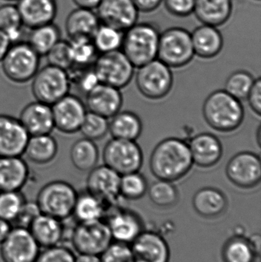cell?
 <instances>
[{
	"mask_svg": "<svg viewBox=\"0 0 261 262\" xmlns=\"http://www.w3.org/2000/svg\"><path fill=\"white\" fill-rule=\"evenodd\" d=\"M232 10V0H196L193 13L202 24L219 27L229 20Z\"/></svg>",
	"mask_w": 261,
	"mask_h": 262,
	"instance_id": "obj_26",
	"label": "cell"
},
{
	"mask_svg": "<svg viewBox=\"0 0 261 262\" xmlns=\"http://www.w3.org/2000/svg\"><path fill=\"white\" fill-rule=\"evenodd\" d=\"M101 25L93 9L78 7L72 11L65 23L66 32L72 38H91Z\"/></svg>",
	"mask_w": 261,
	"mask_h": 262,
	"instance_id": "obj_29",
	"label": "cell"
},
{
	"mask_svg": "<svg viewBox=\"0 0 261 262\" xmlns=\"http://www.w3.org/2000/svg\"><path fill=\"white\" fill-rule=\"evenodd\" d=\"M121 177L116 171L106 165L95 166L87 177V191L104 203H113L121 195Z\"/></svg>",
	"mask_w": 261,
	"mask_h": 262,
	"instance_id": "obj_18",
	"label": "cell"
},
{
	"mask_svg": "<svg viewBox=\"0 0 261 262\" xmlns=\"http://www.w3.org/2000/svg\"><path fill=\"white\" fill-rule=\"evenodd\" d=\"M194 56L191 33L186 29L170 28L159 35L157 58L169 67H183Z\"/></svg>",
	"mask_w": 261,
	"mask_h": 262,
	"instance_id": "obj_6",
	"label": "cell"
},
{
	"mask_svg": "<svg viewBox=\"0 0 261 262\" xmlns=\"http://www.w3.org/2000/svg\"><path fill=\"white\" fill-rule=\"evenodd\" d=\"M69 43L73 66L84 67L95 61L98 51L91 38H72Z\"/></svg>",
	"mask_w": 261,
	"mask_h": 262,
	"instance_id": "obj_40",
	"label": "cell"
},
{
	"mask_svg": "<svg viewBox=\"0 0 261 262\" xmlns=\"http://www.w3.org/2000/svg\"><path fill=\"white\" fill-rule=\"evenodd\" d=\"M251 247L255 253L256 257L260 256V235L259 234H254L251 238H248Z\"/></svg>",
	"mask_w": 261,
	"mask_h": 262,
	"instance_id": "obj_55",
	"label": "cell"
},
{
	"mask_svg": "<svg viewBox=\"0 0 261 262\" xmlns=\"http://www.w3.org/2000/svg\"><path fill=\"white\" fill-rule=\"evenodd\" d=\"M138 90L149 99H161L167 96L173 84L171 68L156 58L139 67L136 76Z\"/></svg>",
	"mask_w": 261,
	"mask_h": 262,
	"instance_id": "obj_9",
	"label": "cell"
},
{
	"mask_svg": "<svg viewBox=\"0 0 261 262\" xmlns=\"http://www.w3.org/2000/svg\"><path fill=\"white\" fill-rule=\"evenodd\" d=\"M134 66L122 51L103 53L95 60L93 72L100 82L122 89L131 81Z\"/></svg>",
	"mask_w": 261,
	"mask_h": 262,
	"instance_id": "obj_11",
	"label": "cell"
},
{
	"mask_svg": "<svg viewBox=\"0 0 261 262\" xmlns=\"http://www.w3.org/2000/svg\"><path fill=\"white\" fill-rule=\"evenodd\" d=\"M224 262H254L255 253L248 238L234 235L225 243L222 249Z\"/></svg>",
	"mask_w": 261,
	"mask_h": 262,
	"instance_id": "obj_35",
	"label": "cell"
},
{
	"mask_svg": "<svg viewBox=\"0 0 261 262\" xmlns=\"http://www.w3.org/2000/svg\"><path fill=\"white\" fill-rule=\"evenodd\" d=\"M78 194L67 182L54 180L41 187L36 203L41 213L64 220L73 215Z\"/></svg>",
	"mask_w": 261,
	"mask_h": 262,
	"instance_id": "obj_4",
	"label": "cell"
},
{
	"mask_svg": "<svg viewBox=\"0 0 261 262\" xmlns=\"http://www.w3.org/2000/svg\"><path fill=\"white\" fill-rule=\"evenodd\" d=\"M104 209V203L87 191L78 194L72 215L78 223L96 221L102 219Z\"/></svg>",
	"mask_w": 261,
	"mask_h": 262,
	"instance_id": "obj_34",
	"label": "cell"
},
{
	"mask_svg": "<svg viewBox=\"0 0 261 262\" xmlns=\"http://www.w3.org/2000/svg\"><path fill=\"white\" fill-rule=\"evenodd\" d=\"M139 12H151L162 4L163 0H132Z\"/></svg>",
	"mask_w": 261,
	"mask_h": 262,
	"instance_id": "obj_51",
	"label": "cell"
},
{
	"mask_svg": "<svg viewBox=\"0 0 261 262\" xmlns=\"http://www.w3.org/2000/svg\"><path fill=\"white\" fill-rule=\"evenodd\" d=\"M29 177V166L21 157L0 156V192L21 190Z\"/></svg>",
	"mask_w": 261,
	"mask_h": 262,
	"instance_id": "obj_23",
	"label": "cell"
},
{
	"mask_svg": "<svg viewBox=\"0 0 261 262\" xmlns=\"http://www.w3.org/2000/svg\"><path fill=\"white\" fill-rule=\"evenodd\" d=\"M193 163L202 168H209L219 163L223 154L220 140L209 133L197 134L189 143Z\"/></svg>",
	"mask_w": 261,
	"mask_h": 262,
	"instance_id": "obj_21",
	"label": "cell"
},
{
	"mask_svg": "<svg viewBox=\"0 0 261 262\" xmlns=\"http://www.w3.org/2000/svg\"><path fill=\"white\" fill-rule=\"evenodd\" d=\"M107 223L113 239L120 243H132L143 232L140 218L130 210H115Z\"/></svg>",
	"mask_w": 261,
	"mask_h": 262,
	"instance_id": "obj_24",
	"label": "cell"
},
{
	"mask_svg": "<svg viewBox=\"0 0 261 262\" xmlns=\"http://www.w3.org/2000/svg\"><path fill=\"white\" fill-rule=\"evenodd\" d=\"M75 262H101L99 255H87V254H78L75 257Z\"/></svg>",
	"mask_w": 261,
	"mask_h": 262,
	"instance_id": "obj_56",
	"label": "cell"
},
{
	"mask_svg": "<svg viewBox=\"0 0 261 262\" xmlns=\"http://www.w3.org/2000/svg\"><path fill=\"white\" fill-rule=\"evenodd\" d=\"M78 82V88L86 95L101 83L93 71L83 74L80 76Z\"/></svg>",
	"mask_w": 261,
	"mask_h": 262,
	"instance_id": "obj_50",
	"label": "cell"
},
{
	"mask_svg": "<svg viewBox=\"0 0 261 262\" xmlns=\"http://www.w3.org/2000/svg\"><path fill=\"white\" fill-rule=\"evenodd\" d=\"M103 160L104 165L122 176L139 171L144 156L136 140L113 138L104 147Z\"/></svg>",
	"mask_w": 261,
	"mask_h": 262,
	"instance_id": "obj_10",
	"label": "cell"
},
{
	"mask_svg": "<svg viewBox=\"0 0 261 262\" xmlns=\"http://www.w3.org/2000/svg\"><path fill=\"white\" fill-rule=\"evenodd\" d=\"M149 197L155 206L162 209L173 207L179 200V192L173 182L157 180L148 190Z\"/></svg>",
	"mask_w": 261,
	"mask_h": 262,
	"instance_id": "obj_37",
	"label": "cell"
},
{
	"mask_svg": "<svg viewBox=\"0 0 261 262\" xmlns=\"http://www.w3.org/2000/svg\"><path fill=\"white\" fill-rule=\"evenodd\" d=\"M31 29L27 42L40 56H45L52 47L61 40L60 29L53 23Z\"/></svg>",
	"mask_w": 261,
	"mask_h": 262,
	"instance_id": "obj_33",
	"label": "cell"
},
{
	"mask_svg": "<svg viewBox=\"0 0 261 262\" xmlns=\"http://www.w3.org/2000/svg\"><path fill=\"white\" fill-rule=\"evenodd\" d=\"M79 131L89 140H100L109 131L108 120L98 114L87 112Z\"/></svg>",
	"mask_w": 261,
	"mask_h": 262,
	"instance_id": "obj_43",
	"label": "cell"
},
{
	"mask_svg": "<svg viewBox=\"0 0 261 262\" xmlns=\"http://www.w3.org/2000/svg\"><path fill=\"white\" fill-rule=\"evenodd\" d=\"M40 58L27 41L12 44L1 61L3 73L12 82H28L39 69Z\"/></svg>",
	"mask_w": 261,
	"mask_h": 262,
	"instance_id": "obj_5",
	"label": "cell"
},
{
	"mask_svg": "<svg viewBox=\"0 0 261 262\" xmlns=\"http://www.w3.org/2000/svg\"><path fill=\"white\" fill-rule=\"evenodd\" d=\"M70 158L73 166L81 172H90L99 160V150L93 140L79 139L72 145Z\"/></svg>",
	"mask_w": 261,
	"mask_h": 262,
	"instance_id": "obj_32",
	"label": "cell"
},
{
	"mask_svg": "<svg viewBox=\"0 0 261 262\" xmlns=\"http://www.w3.org/2000/svg\"><path fill=\"white\" fill-rule=\"evenodd\" d=\"M41 252L29 229L12 226L6 239L0 244L3 262H35Z\"/></svg>",
	"mask_w": 261,
	"mask_h": 262,
	"instance_id": "obj_12",
	"label": "cell"
},
{
	"mask_svg": "<svg viewBox=\"0 0 261 262\" xmlns=\"http://www.w3.org/2000/svg\"><path fill=\"white\" fill-rule=\"evenodd\" d=\"M228 180L242 189H251L261 180V162L257 154L241 152L228 161L226 166Z\"/></svg>",
	"mask_w": 261,
	"mask_h": 262,
	"instance_id": "obj_13",
	"label": "cell"
},
{
	"mask_svg": "<svg viewBox=\"0 0 261 262\" xmlns=\"http://www.w3.org/2000/svg\"><path fill=\"white\" fill-rule=\"evenodd\" d=\"M109 122V132L113 138L136 140L143 130L140 118L131 112H118Z\"/></svg>",
	"mask_w": 261,
	"mask_h": 262,
	"instance_id": "obj_31",
	"label": "cell"
},
{
	"mask_svg": "<svg viewBox=\"0 0 261 262\" xmlns=\"http://www.w3.org/2000/svg\"><path fill=\"white\" fill-rule=\"evenodd\" d=\"M147 189V180L139 171L121 176L120 194L124 198L130 200H139L145 195Z\"/></svg>",
	"mask_w": 261,
	"mask_h": 262,
	"instance_id": "obj_39",
	"label": "cell"
},
{
	"mask_svg": "<svg viewBox=\"0 0 261 262\" xmlns=\"http://www.w3.org/2000/svg\"><path fill=\"white\" fill-rule=\"evenodd\" d=\"M41 213V210H40L36 201L32 202L26 200L21 211L18 213V216L16 217L12 225L14 224L15 225L14 226H17V227L29 229L34 220Z\"/></svg>",
	"mask_w": 261,
	"mask_h": 262,
	"instance_id": "obj_47",
	"label": "cell"
},
{
	"mask_svg": "<svg viewBox=\"0 0 261 262\" xmlns=\"http://www.w3.org/2000/svg\"><path fill=\"white\" fill-rule=\"evenodd\" d=\"M193 164L188 143L176 137L162 140L150 156V170L158 180H179L189 172Z\"/></svg>",
	"mask_w": 261,
	"mask_h": 262,
	"instance_id": "obj_1",
	"label": "cell"
},
{
	"mask_svg": "<svg viewBox=\"0 0 261 262\" xmlns=\"http://www.w3.org/2000/svg\"><path fill=\"white\" fill-rule=\"evenodd\" d=\"M12 45L6 34L3 31L0 30V63Z\"/></svg>",
	"mask_w": 261,
	"mask_h": 262,
	"instance_id": "obj_52",
	"label": "cell"
},
{
	"mask_svg": "<svg viewBox=\"0 0 261 262\" xmlns=\"http://www.w3.org/2000/svg\"><path fill=\"white\" fill-rule=\"evenodd\" d=\"M124 32L122 52L134 67H140L157 58L160 34L156 26L136 23Z\"/></svg>",
	"mask_w": 261,
	"mask_h": 262,
	"instance_id": "obj_3",
	"label": "cell"
},
{
	"mask_svg": "<svg viewBox=\"0 0 261 262\" xmlns=\"http://www.w3.org/2000/svg\"><path fill=\"white\" fill-rule=\"evenodd\" d=\"M75 257L69 248L58 245L41 251L35 262H75Z\"/></svg>",
	"mask_w": 261,
	"mask_h": 262,
	"instance_id": "obj_46",
	"label": "cell"
},
{
	"mask_svg": "<svg viewBox=\"0 0 261 262\" xmlns=\"http://www.w3.org/2000/svg\"><path fill=\"white\" fill-rule=\"evenodd\" d=\"M196 0H163L167 11L178 17H186L193 13Z\"/></svg>",
	"mask_w": 261,
	"mask_h": 262,
	"instance_id": "obj_48",
	"label": "cell"
},
{
	"mask_svg": "<svg viewBox=\"0 0 261 262\" xmlns=\"http://www.w3.org/2000/svg\"><path fill=\"white\" fill-rule=\"evenodd\" d=\"M96 9L101 24L123 32L136 24L139 17V12L132 0H101Z\"/></svg>",
	"mask_w": 261,
	"mask_h": 262,
	"instance_id": "obj_14",
	"label": "cell"
},
{
	"mask_svg": "<svg viewBox=\"0 0 261 262\" xmlns=\"http://www.w3.org/2000/svg\"><path fill=\"white\" fill-rule=\"evenodd\" d=\"M134 262H169L170 250L163 237L156 232H142L131 247Z\"/></svg>",
	"mask_w": 261,
	"mask_h": 262,
	"instance_id": "obj_16",
	"label": "cell"
},
{
	"mask_svg": "<svg viewBox=\"0 0 261 262\" xmlns=\"http://www.w3.org/2000/svg\"><path fill=\"white\" fill-rule=\"evenodd\" d=\"M35 241L43 249L60 245L64 235L63 220L41 213L29 227Z\"/></svg>",
	"mask_w": 261,
	"mask_h": 262,
	"instance_id": "obj_25",
	"label": "cell"
},
{
	"mask_svg": "<svg viewBox=\"0 0 261 262\" xmlns=\"http://www.w3.org/2000/svg\"><path fill=\"white\" fill-rule=\"evenodd\" d=\"M255 80L249 72L238 71L231 74L226 82L225 91L239 101L246 99Z\"/></svg>",
	"mask_w": 261,
	"mask_h": 262,
	"instance_id": "obj_42",
	"label": "cell"
},
{
	"mask_svg": "<svg viewBox=\"0 0 261 262\" xmlns=\"http://www.w3.org/2000/svg\"><path fill=\"white\" fill-rule=\"evenodd\" d=\"M123 104V96L119 89L99 83L87 94L86 107L88 112L110 118L120 112Z\"/></svg>",
	"mask_w": 261,
	"mask_h": 262,
	"instance_id": "obj_19",
	"label": "cell"
},
{
	"mask_svg": "<svg viewBox=\"0 0 261 262\" xmlns=\"http://www.w3.org/2000/svg\"><path fill=\"white\" fill-rule=\"evenodd\" d=\"M195 55L202 58H212L223 48L224 40L218 27L202 24L191 33Z\"/></svg>",
	"mask_w": 261,
	"mask_h": 262,
	"instance_id": "obj_27",
	"label": "cell"
},
{
	"mask_svg": "<svg viewBox=\"0 0 261 262\" xmlns=\"http://www.w3.org/2000/svg\"><path fill=\"white\" fill-rule=\"evenodd\" d=\"M32 81V92L35 100L49 105L68 95L72 86L67 71L51 64L38 69Z\"/></svg>",
	"mask_w": 261,
	"mask_h": 262,
	"instance_id": "obj_7",
	"label": "cell"
},
{
	"mask_svg": "<svg viewBox=\"0 0 261 262\" xmlns=\"http://www.w3.org/2000/svg\"><path fill=\"white\" fill-rule=\"evenodd\" d=\"M257 1H260V0H257Z\"/></svg>",
	"mask_w": 261,
	"mask_h": 262,
	"instance_id": "obj_58",
	"label": "cell"
},
{
	"mask_svg": "<svg viewBox=\"0 0 261 262\" xmlns=\"http://www.w3.org/2000/svg\"><path fill=\"white\" fill-rule=\"evenodd\" d=\"M101 262H134L131 248L127 243H112L101 255Z\"/></svg>",
	"mask_w": 261,
	"mask_h": 262,
	"instance_id": "obj_45",
	"label": "cell"
},
{
	"mask_svg": "<svg viewBox=\"0 0 261 262\" xmlns=\"http://www.w3.org/2000/svg\"><path fill=\"white\" fill-rule=\"evenodd\" d=\"M195 210L205 218L220 216L226 210L228 200L225 194L212 187H205L196 192L193 199Z\"/></svg>",
	"mask_w": 261,
	"mask_h": 262,
	"instance_id": "obj_28",
	"label": "cell"
},
{
	"mask_svg": "<svg viewBox=\"0 0 261 262\" xmlns=\"http://www.w3.org/2000/svg\"><path fill=\"white\" fill-rule=\"evenodd\" d=\"M73 2L78 7L94 9L98 7L101 0H73Z\"/></svg>",
	"mask_w": 261,
	"mask_h": 262,
	"instance_id": "obj_54",
	"label": "cell"
},
{
	"mask_svg": "<svg viewBox=\"0 0 261 262\" xmlns=\"http://www.w3.org/2000/svg\"><path fill=\"white\" fill-rule=\"evenodd\" d=\"M246 99L248 100L250 107L256 115H261V79L257 78L254 81V84L248 94Z\"/></svg>",
	"mask_w": 261,
	"mask_h": 262,
	"instance_id": "obj_49",
	"label": "cell"
},
{
	"mask_svg": "<svg viewBox=\"0 0 261 262\" xmlns=\"http://www.w3.org/2000/svg\"><path fill=\"white\" fill-rule=\"evenodd\" d=\"M7 1H18V0H7Z\"/></svg>",
	"mask_w": 261,
	"mask_h": 262,
	"instance_id": "obj_57",
	"label": "cell"
},
{
	"mask_svg": "<svg viewBox=\"0 0 261 262\" xmlns=\"http://www.w3.org/2000/svg\"><path fill=\"white\" fill-rule=\"evenodd\" d=\"M123 38L124 32L101 23L92 37V41L98 52L103 54L119 50L122 46Z\"/></svg>",
	"mask_w": 261,
	"mask_h": 262,
	"instance_id": "obj_38",
	"label": "cell"
},
{
	"mask_svg": "<svg viewBox=\"0 0 261 262\" xmlns=\"http://www.w3.org/2000/svg\"><path fill=\"white\" fill-rule=\"evenodd\" d=\"M18 119L30 136L49 134L55 129L52 105L41 101L28 104Z\"/></svg>",
	"mask_w": 261,
	"mask_h": 262,
	"instance_id": "obj_20",
	"label": "cell"
},
{
	"mask_svg": "<svg viewBox=\"0 0 261 262\" xmlns=\"http://www.w3.org/2000/svg\"><path fill=\"white\" fill-rule=\"evenodd\" d=\"M12 228V225L9 222L0 218V244L6 239Z\"/></svg>",
	"mask_w": 261,
	"mask_h": 262,
	"instance_id": "obj_53",
	"label": "cell"
},
{
	"mask_svg": "<svg viewBox=\"0 0 261 262\" xmlns=\"http://www.w3.org/2000/svg\"><path fill=\"white\" fill-rule=\"evenodd\" d=\"M16 6L23 25L30 29L53 23L56 16L55 0H18Z\"/></svg>",
	"mask_w": 261,
	"mask_h": 262,
	"instance_id": "obj_22",
	"label": "cell"
},
{
	"mask_svg": "<svg viewBox=\"0 0 261 262\" xmlns=\"http://www.w3.org/2000/svg\"><path fill=\"white\" fill-rule=\"evenodd\" d=\"M58 145L51 134L30 136L23 155L31 163L45 165L55 160L58 154Z\"/></svg>",
	"mask_w": 261,
	"mask_h": 262,
	"instance_id": "obj_30",
	"label": "cell"
},
{
	"mask_svg": "<svg viewBox=\"0 0 261 262\" xmlns=\"http://www.w3.org/2000/svg\"><path fill=\"white\" fill-rule=\"evenodd\" d=\"M113 241L108 225L102 220L78 223L70 235V243L78 254L101 255Z\"/></svg>",
	"mask_w": 261,
	"mask_h": 262,
	"instance_id": "obj_8",
	"label": "cell"
},
{
	"mask_svg": "<svg viewBox=\"0 0 261 262\" xmlns=\"http://www.w3.org/2000/svg\"><path fill=\"white\" fill-rule=\"evenodd\" d=\"M23 26L16 6L6 4L0 6V30L6 34L12 44L21 41Z\"/></svg>",
	"mask_w": 261,
	"mask_h": 262,
	"instance_id": "obj_36",
	"label": "cell"
},
{
	"mask_svg": "<svg viewBox=\"0 0 261 262\" xmlns=\"http://www.w3.org/2000/svg\"><path fill=\"white\" fill-rule=\"evenodd\" d=\"M48 62L51 66L67 71L73 67L72 52L69 41L60 40L46 54Z\"/></svg>",
	"mask_w": 261,
	"mask_h": 262,
	"instance_id": "obj_44",
	"label": "cell"
},
{
	"mask_svg": "<svg viewBox=\"0 0 261 262\" xmlns=\"http://www.w3.org/2000/svg\"><path fill=\"white\" fill-rule=\"evenodd\" d=\"M202 111L207 124L219 132L235 130L240 127L245 117L241 101L225 90L216 91L208 95Z\"/></svg>",
	"mask_w": 261,
	"mask_h": 262,
	"instance_id": "obj_2",
	"label": "cell"
},
{
	"mask_svg": "<svg viewBox=\"0 0 261 262\" xmlns=\"http://www.w3.org/2000/svg\"><path fill=\"white\" fill-rule=\"evenodd\" d=\"M52 107L55 128L66 134L80 130L87 111L78 97L68 94L52 104Z\"/></svg>",
	"mask_w": 261,
	"mask_h": 262,
	"instance_id": "obj_15",
	"label": "cell"
},
{
	"mask_svg": "<svg viewBox=\"0 0 261 262\" xmlns=\"http://www.w3.org/2000/svg\"><path fill=\"white\" fill-rule=\"evenodd\" d=\"M26 201L21 190L0 192V218L12 224Z\"/></svg>",
	"mask_w": 261,
	"mask_h": 262,
	"instance_id": "obj_41",
	"label": "cell"
},
{
	"mask_svg": "<svg viewBox=\"0 0 261 262\" xmlns=\"http://www.w3.org/2000/svg\"><path fill=\"white\" fill-rule=\"evenodd\" d=\"M29 137L19 119L0 115V156L21 157Z\"/></svg>",
	"mask_w": 261,
	"mask_h": 262,
	"instance_id": "obj_17",
	"label": "cell"
}]
</instances>
